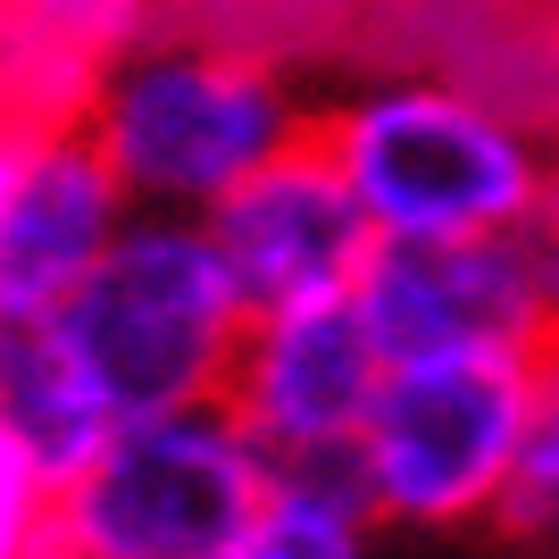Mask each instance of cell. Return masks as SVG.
Wrapping results in <instances>:
<instances>
[{
    "mask_svg": "<svg viewBox=\"0 0 559 559\" xmlns=\"http://www.w3.org/2000/svg\"><path fill=\"white\" fill-rule=\"evenodd\" d=\"M201 226H210V242H217V259H226V276L251 318L259 309H301V301L359 293V276L376 259V226L318 134L293 142L284 159H267L259 176H242Z\"/></svg>",
    "mask_w": 559,
    "mask_h": 559,
    "instance_id": "cell-8",
    "label": "cell"
},
{
    "mask_svg": "<svg viewBox=\"0 0 559 559\" xmlns=\"http://www.w3.org/2000/svg\"><path fill=\"white\" fill-rule=\"evenodd\" d=\"M501 535L559 543V343L535 350V401H526V443H518L510 492H501Z\"/></svg>",
    "mask_w": 559,
    "mask_h": 559,
    "instance_id": "cell-13",
    "label": "cell"
},
{
    "mask_svg": "<svg viewBox=\"0 0 559 559\" xmlns=\"http://www.w3.org/2000/svg\"><path fill=\"white\" fill-rule=\"evenodd\" d=\"M59 543V476L0 418V559H50Z\"/></svg>",
    "mask_w": 559,
    "mask_h": 559,
    "instance_id": "cell-14",
    "label": "cell"
},
{
    "mask_svg": "<svg viewBox=\"0 0 559 559\" xmlns=\"http://www.w3.org/2000/svg\"><path fill=\"white\" fill-rule=\"evenodd\" d=\"M318 142L359 192L376 242L526 234L559 192L551 142L510 100L451 75H368L318 100Z\"/></svg>",
    "mask_w": 559,
    "mask_h": 559,
    "instance_id": "cell-2",
    "label": "cell"
},
{
    "mask_svg": "<svg viewBox=\"0 0 559 559\" xmlns=\"http://www.w3.org/2000/svg\"><path fill=\"white\" fill-rule=\"evenodd\" d=\"M0 418L50 476H75L117 426L109 401L84 384L75 350L59 343V318H34V309H0Z\"/></svg>",
    "mask_w": 559,
    "mask_h": 559,
    "instance_id": "cell-11",
    "label": "cell"
},
{
    "mask_svg": "<svg viewBox=\"0 0 559 559\" xmlns=\"http://www.w3.org/2000/svg\"><path fill=\"white\" fill-rule=\"evenodd\" d=\"M167 0H0V126L84 117L117 50H134Z\"/></svg>",
    "mask_w": 559,
    "mask_h": 559,
    "instance_id": "cell-10",
    "label": "cell"
},
{
    "mask_svg": "<svg viewBox=\"0 0 559 559\" xmlns=\"http://www.w3.org/2000/svg\"><path fill=\"white\" fill-rule=\"evenodd\" d=\"M50 559H84V551H68V543H50Z\"/></svg>",
    "mask_w": 559,
    "mask_h": 559,
    "instance_id": "cell-15",
    "label": "cell"
},
{
    "mask_svg": "<svg viewBox=\"0 0 559 559\" xmlns=\"http://www.w3.org/2000/svg\"><path fill=\"white\" fill-rule=\"evenodd\" d=\"M50 318H59V343L75 350L84 384L109 401V418L217 401L226 368H234V343L251 326L210 226L167 217V210L126 217L109 259Z\"/></svg>",
    "mask_w": 559,
    "mask_h": 559,
    "instance_id": "cell-3",
    "label": "cell"
},
{
    "mask_svg": "<svg viewBox=\"0 0 559 559\" xmlns=\"http://www.w3.org/2000/svg\"><path fill=\"white\" fill-rule=\"evenodd\" d=\"M276 460L226 401L142 409L59 476V543L84 559H226Z\"/></svg>",
    "mask_w": 559,
    "mask_h": 559,
    "instance_id": "cell-4",
    "label": "cell"
},
{
    "mask_svg": "<svg viewBox=\"0 0 559 559\" xmlns=\"http://www.w3.org/2000/svg\"><path fill=\"white\" fill-rule=\"evenodd\" d=\"M384 376H393V350L376 343L359 293H334V301L301 309H259L234 343L217 401L251 426L276 467H301L359 451V426H368Z\"/></svg>",
    "mask_w": 559,
    "mask_h": 559,
    "instance_id": "cell-6",
    "label": "cell"
},
{
    "mask_svg": "<svg viewBox=\"0 0 559 559\" xmlns=\"http://www.w3.org/2000/svg\"><path fill=\"white\" fill-rule=\"evenodd\" d=\"M126 217H134V192L117 185V167L100 159L84 117L25 126L9 185H0V309L50 318L109 259Z\"/></svg>",
    "mask_w": 559,
    "mask_h": 559,
    "instance_id": "cell-9",
    "label": "cell"
},
{
    "mask_svg": "<svg viewBox=\"0 0 559 559\" xmlns=\"http://www.w3.org/2000/svg\"><path fill=\"white\" fill-rule=\"evenodd\" d=\"M376 501L359 492L350 460H301L276 467L259 492L251 526L226 559H376Z\"/></svg>",
    "mask_w": 559,
    "mask_h": 559,
    "instance_id": "cell-12",
    "label": "cell"
},
{
    "mask_svg": "<svg viewBox=\"0 0 559 559\" xmlns=\"http://www.w3.org/2000/svg\"><path fill=\"white\" fill-rule=\"evenodd\" d=\"M84 134L134 192V210L210 217L242 176L318 134V100L293 84L276 50L226 25L159 17L84 100Z\"/></svg>",
    "mask_w": 559,
    "mask_h": 559,
    "instance_id": "cell-1",
    "label": "cell"
},
{
    "mask_svg": "<svg viewBox=\"0 0 559 559\" xmlns=\"http://www.w3.org/2000/svg\"><path fill=\"white\" fill-rule=\"evenodd\" d=\"M376 343L393 359H460V350L559 343V293L526 234H467V242H376L359 276Z\"/></svg>",
    "mask_w": 559,
    "mask_h": 559,
    "instance_id": "cell-7",
    "label": "cell"
},
{
    "mask_svg": "<svg viewBox=\"0 0 559 559\" xmlns=\"http://www.w3.org/2000/svg\"><path fill=\"white\" fill-rule=\"evenodd\" d=\"M535 359L518 350H460V359H393L376 393L350 476L384 526L460 535L501 518L518 443H526Z\"/></svg>",
    "mask_w": 559,
    "mask_h": 559,
    "instance_id": "cell-5",
    "label": "cell"
}]
</instances>
